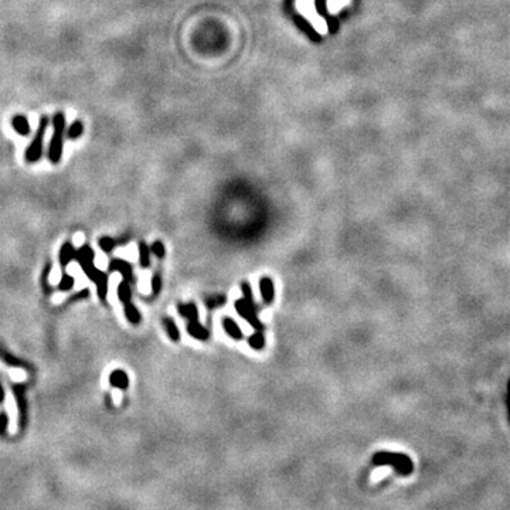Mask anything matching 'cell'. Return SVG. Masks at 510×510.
<instances>
[{
    "mask_svg": "<svg viewBox=\"0 0 510 510\" xmlns=\"http://www.w3.org/2000/svg\"><path fill=\"white\" fill-rule=\"evenodd\" d=\"M75 258L80 263V265L82 266V269L88 275V278H91L97 284L98 296H100V299H101L102 302H105L106 301V292H108V278H106V275L103 272H101L100 269H97L94 266V263H92L94 251L88 245H84V247L80 248L77 251Z\"/></svg>",
    "mask_w": 510,
    "mask_h": 510,
    "instance_id": "1",
    "label": "cell"
},
{
    "mask_svg": "<svg viewBox=\"0 0 510 510\" xmlns=\"http://www.w3.org/2000/svg\"><path fill=\"white\" fill-rule=\"evenodd\" d=\"M241 289H243V293H244V298L243 299H238L235 302V310L245 319V321L257 329L258 332H261L264 329V325L261 323V321L258 319V306L254 301V296H252V291H251V286L248 282H243L241 284Z\"/></svg>",
    "mask_w": 510,
    "mask_h": 510,
    "instance_id": "2",
    "label": "cell"
},
{
    "mask_svg": "<svg viewBox=\"0 0 510 510\" xmlns=\"http://www.w3.org/2000/svg\"><path fill=\"white\" fill-rule=\"evenodd\" d=\"M65 114L59 111L54 114L53 118V136L50 141L48 147V159L51 163L57 164L62 156V147H64V132H65Z\"/></svg>",
    "mask_w": 510,
    "mask_h": 510,
    "instance_id": "3",
    "label": "cell"
},
{
    "mask_svg": "<svg viewBox=\"0 0 510 510\" xmlns=\"http://www.w3.org/2000/svg\"><path fill=\"white\" fill-rule=\"evenodd\" d=\"M296 9H298V13L302 17H305L316 33H319L321 36L327 34L329 27H327L325 19L318 13L316 6H315V0H296Z\"/></svg>",
    "mask_w": 510,
    "mask_h": 510,
    "instance_id": "4",
    "label": "cell"
},
{
    "mask_svg": "<svg viewBox=\"0 0 510 510\" xmlns=\"http://www.w3.org/2000/svg\"><path fill=\"white\" fill-rule=\"evenodd\" d=\"M48 123H50V119L47 115H43L40 118V123H39V128L34 133V138L31 141V143L27 147L26 150V161L29 163H36L41 159L43 156V145H44V136H45V132H47V128H48Z\"/></svg>",
    "mask_w": 510,
    "mask_h": 510,
    "instance_id": "5",
    "label": "cell"
},
{
    "mask_svg": "<svg viewBox=\"0 0 510 510\" xmlns=\"http://www.w3.org/2000/svg\"><path fill=\"white\" fill-rule=\"evenodd\" d=\"M373 462L377 465H393L400 473L408 475L412 472V462L411 459L403 453H394V452H379Z\"/></svg>",
    "mask_w": 510,
    "mask_h": 510,
    "instance_id": "6",
    "label": "cell"
},
{
    "mask_svg": "<svg viewBox=\"0 0 510 510\" xmlns=\"http://www.w3.org/2000/svg\"><path fill=\"white\" fill-rule=\"evenodd\" d=\"M109 271H119L122 274V277L125 278V281L128 282H133V271H132L131 264H128L123 260H114L109 264Z\"/></svg>",
    "mask_w": 510,
    "mask_h": 510,
    "instance_id": "7",
    "label": "cell"
},
{
    "mask_svg": "<svg viewBox=\"0 0 510 510\" xmlns=\"http://www.w3.org/2000/svg\"><path fill=\"white\" fill-rule=\"evenodd\" d=\"M260 289H261V295L265 304H272L274 298H275V288H274V282L272 279L268 277L263 278L260 281Z\"/></svg>",
    "mask_w": 510,
    "mask_h": 510,
    "instance_id": "8",
    "label": "cell"
},
{
    "mask_svg": "<svg viewBox=\"0 0 510 510\" xmlns=\"http://www.w3.org/2000/svg\"><path fill=\"white\" fill-rule=\"evenodd\" d=\"M10 123H12V128L15 129L19 135L21 136H27L30 133V123L29 119L24 117V115H20L17 114L15 117H12L10 119Z\"/></svg>",
    "mask_w": 510,
    "mask_h": 510,
    "instance_id": "9",
    "label": "cell"
},
{
    "mask_svg": "<svg viewBox=\"0 0 510 510\" xmlns=\"http://www.w3.org/2000/svg\"><path fill=\"white\" fill-rule=\"evenodd\" d=\"M187 332H189L190 336H193V337H196L199 340H205L208 337V330L199 321L189 322Z\"/></svg>",
    "mask_w": 510,
    "mask_h": 510,
    "instance_id": "10",
    "label": "cell"
},
{
    "mask_svg": "<svg viewBox=\"0 0 510 510\" xmlns=\"http://www.w3.org/2000/svg\"><path fill=\"white\" fill-rule=\"evenodd\" d=\"M177 310H179V313H180L182 316L187 318L189 322L199 321V310H197V306L194 305L193 302H190V304H187V305H184V304H179V306H177Z\"/></svg>",
    "mask_w": 510,
    "mask_h": 510,
    "instance_id": "11",
    "label": "cell"
},
{
    "mask_svg": "<svg viewBox=\"0 0 510 510\" xmlns=\"http://www.w3.org/2000/svg\"><path fill=\"white\" fill-rule=\"evenodd\" d=\"M109 381H111L112 386H115V387L121 388V390H126V388H128V384H129V380H128L126 373L122 371V370H115V371H112V374H111V377H109Z\"/></svg>",
    "mask_w": 510,
    "mask_h": 510,
    "instance_id": "12",
    "label": "cell"
},
{
    "mask_svg": "<svg viewBox=\"0 0 510 510\" xmlns=\"http://www.w3.org/2000/svg\"><path fill=\"white\" fill-rule=\"evenodd\" d=\"M75 254H77V251L74 249L71 244H68V243L64 244L62 248H61V251H60V264H61V266L65 268L75 258Z\"/></svg>",
    "mask_w": 510,
    "mask_h": 510,
    "instance_id": "13",
    "label": "cell"
},
{
    "mask_svg": "<svg viewBox=\"0 0 510 510\" xmlns=\"http://www.w3.org/2000/svg\"><path fill=\"white\" fill-rule=\"evenodd\" d=\"M223 327H224V330L231 336L233 339H235V340L243 339V332H241V329L238 327V325H237L231 318H224V319H223Z\"/></svg>",
    "mask_w": 510,
    "mask_h": 510,
    "instance_id": "14",
    "label": "cell"
},
{
    "mask_svg": "<svg viewBox=\"0 0 510 510\" xmlns=\"http://www.w3.org/2000/svg\"><path fill=\"white\" fill-rule=\"evenodd\" d=\"M350 3H351V0H327L326 7H327V12L330 15H337L340 10L347 7Z\"/></svg>",
    "mask_w": 510,
    "mask_h": 510,
    "instance_id": "15",
    "label": "cell"
},
{
    "mask_svg": "<svg viewBox=\"0 0 510 510\" xmlns=\"http://www.w3.org/2000/svg\"><path fill=\"white\" fill-rule=\"evenodd\" d=\"M84 132V123L80 119H75L73 123L70 125V128L67 129V138L68 139H78Z\"/></svg>",
    "mask_w": 510,
    "mask_h": 510,
    "instance_id": "16",
    "label": "cell"
},
{
    "mask_svg": "<svg viewBox=\"0 0 510 510\" xmlns=\"http://www.w3.org/2000/svg\"><path fill=\"white\" fill-rule=\"evenodd\" d=\"M163 325H164V327H166V332H167L169 337H170L172 340L177 342V340L180 339V333H179V329H177V326H176L175 321L170 319V318H163Z\"/></svg>",
    "mask_w": 510,
    "mask_h": 510,
    "instance_id": "17",
    "label": "cell"
},
{
    "mask_svg": "<svg viewBox=\"0 0 510 510\" xmlns=\"http://www.w3.org/2000/svg\"><path fill=\"white\" fill-rule=\"evenodd\" d=\"M118 296H119V299H121L123 304L131 302L132 292H131V286H129V282H128V281L121 282V285H119V288H118Z\"/></svg>",
    "mask_w": 510,
    "mask_h": 510,
    "instance_id": "18",
    "label": "cell"
},
{
    "mask_svg": "<svg viewBox=\"0 0 510 510\" xmlns=\"http://www.w3.org/2000/svg\"><path fill=\"white\" fill-rule=\"evenodd\" d=\"M125 305V313H126V318H128V321L131 322V323H139L141 322V313H139V310L136 309V306H133L131 304V302H126V304H123Z\"/></svg>",
    "mask_w": 510,
    "mask_h": 510,
    "instance_id": "19",
    "label": "cell"
},
{
    "mask_svg": "<svg viewBox=\"0 0 510 510\" xmlns=\"http://www.w3.org/2000/svg\"><path fill=\"white\" fill-rule=\"evenodd\" d=\"M139 260L142 268H147L150 265V248H147L145 243H139Z\"/></svg>",
    "mask_w": 510,
    "mask_h": 510,
    "instance_id": "20",
    "label": "cell"
},
{
    "mask_svg": "<svg viewBox=\"0 0 510 510\" xmlns=\"http://www.w3.org/2000/svg\"><path fill=\"white\" fill-rule=\"evenodd\" d=\"M248 345L255 350H261L265 346V339L261 332H257L248 337Z\"/></svg>",
    "mask_w": 510,
    "mask_h": 510,
    "instance_id": "21",
    "label": "cell"
},
{
    "mask_svg": "<svg viewBox=\"0 0 510 510\" xmlns=\"http://www.w3.org/2000/svg\"><path fill=\"white\" fill-rule=\"evenodd\" d=\"M117 244H121V241H115V240H112V238H109V237H102L101 240H100V247H101L105 252H111L112 248L115 247Z\"/></svg>",
    "mask_w": 510,
    "mask_h": 510,
    "instance_id": "22",
    "label": "cell"
},
{
    "mask_svg": "<svg viewBox=\"0 0 510 510\" xmlns=\"http://www.w3.org/2000/svg\"><path fill=\"white\" fill-rule=\"evenodd\" d=\"M73 284H74V278L73 277H68L67 274H64L62 275V279H61V282H60V289L61 291H68V289H71L73 288Z\"/></svg>",
    "mask_w": 510,
    "mask_h": 510,
    "instance_id": "23",
    "label": "cell"
},
{
    "mask_svg": "<svg viewBox=\"0 0 510 510\" xmlns=\"http://www.w3.org/2000/svg\"><path fill=\"white\" fill-rule=\"evenodd\" d=\"M150 251L158 257V258H163L164 257V245L162 244L161 241H156L153 243V245L150 248Z\"/></svg>",
    "mask_w": 510,
    "mask_h": 510,
    "instance_id": "24",
    "label": "cell"
},
{
    "mask_svg": "<svg viewBox=\"0 0 510 510\" xmlns=\"http://www.w3.org/2000/svg\"><path fill=\"white\" fill-rule=\"evenodd\" d=\"M161 288H162L161 275H159V274H156V275L153 277V281H152V289H153V293H158V292L161 291Z\"/></svg>",
    "mask_w": 510,
    "mask_h": 510,
    "instance_id": "25",
    "label": "cell"
},
{
    "mask_svg": "<svg viewBox=\"0 0 510 510\" xmlns=\"http://www.w3.org/2000/svg\"><path fill=\"white\" fill-rule=\"evenodd\" d=\"M88 296V289H84L82 292H78V293H75L74 296H71L70 298V301H74V299H77V298H87Z\"/></svg>",
    "mask_w": 510,
    "mask_h": 510,
    "instance_id": "26",
    "label": "cell"
},
{
    "mask_svg": "<svg viewBox=\"0 0 510 510\" xmlns=\"http://www.w3.org/2000/svg\"><path fill=\"white\" fill-rule=\"evenodd\" d=\"M384 472H387V469H386V468H383V469H380L379 472H377V473H376V476H374V475H373V481H377V479H380V478H381V475H383V473H384Z\"/></svg>",
    "mask_w": 510,
    "mask_h": 510,
    "instance_id": "27",
    "label": "cell"
},
{
    "mask_svg": "<svg viewBox=\"0 0 510 510\" xmlns=\"http://www.w3.org/2000/svg\"><path fill=\"white\" fill-rule=\"evenodd\" d=\"M4 400V393H3V388H1V386H0V403Z\"/></svg>",
    "mask_w": 510,
    "mask_h": 510,
    "instance_id": "28",
    "label": "cell"
}]
</instances>
